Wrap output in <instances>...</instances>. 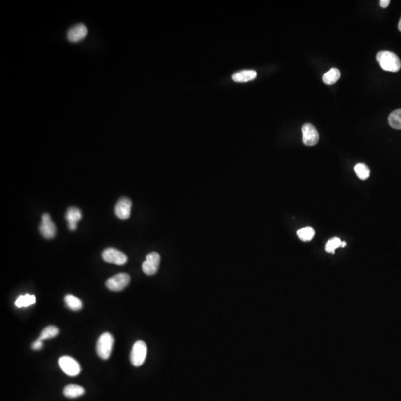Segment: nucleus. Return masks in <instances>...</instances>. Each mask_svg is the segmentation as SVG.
Wrapping results in <instances>:
<instances>
[{
	"label": "nucleus",
	"mask_w": 401,
	"mask_h": 401,
	"mask_svg": "<svg viewBox=\"0 0 401 401\" xmlns=\"http://www.w3.org/2000/svg\"><path fill=\"white\" fill-rule=\"evenodd\" d=\"M102 258L106 262L117 265H123L127 262L128 258L124 253L113 248H108L102 253Z\"/></svg>",
	"instance_id": "obj_5"
},
{
	"label": "nucleus",
	"mask_w": 401,
	"mask_h": 401,
	"mask_svg": "<svg viewBox=\"0 0 401 401\" xmlns=\"http://www.w3.org/2000/svg\"><path fill=\"white\" fill-rule=\"evenodd\" d=\"M42 346H43V343H42V340H41L40 339H38L36 341L34 342L32 345V349H34V350H39V349H42Z\"/></svg>",
	"instance_id": "obj_23"
},
{
	"label": "nucleus",
	"mask_w": 401,
	"mask_h": 401,
	"mask_svg": "<svg viewBox=\"0 0 401 401\" xmlns=\"http://www.w3.org/2000/svg\"><path fill=\"white\" fill-rule=\"evenodd\" d=\"M85 389L79 385H67L63 389V395L68 398H77L84 395Z\"/></svg>",
	"instance_id": "obj_13"
},
{
	"label": "nucleus",
	"mask_w": 401,
	"mask_h": 401,
	"mask_svg": "<svg viewBox=\"0 0 401 401\" xmlns=\"http://www.w3.org/2000/svg\"><path fill=\"white\" fill-rule=\"evenodd\" d=\"M82 219V213L80 209L75 207H71L67 210L66 214V219L68 222V227L70 230H75L77 223Z\"/></svg>",
	"instance_id": "obj_12"
},
{
	"label": "nucleus",
	"mask_w": 401,
	"mask_h": 401,
	"mask_svg": "<svg viewBox=\"0 0 401 401\" xmlns=\"http://www.w3.org/2000/svg\"><path fill=\"white\" fill-rule=\"evenodd\" d=\"M114 338L112 334L106 332L98 338L97 342V354L100 358L107 360L111 356L114 347Z\"/></svg>",
	"instance_id": "obj_2"
},
{
	"label": "nucleus",
	"mask_w": 401,
	"mask_h": 401,
	"mask_svg": "<svg viewBox=\"0 0 401 401\" xmlns=\"http://www.w3.org/2000/svg\"><path fill=\"white\" fill-rule=\"evenodd\" d=\"M340 78V72L338 69L332 68L328 73H325L323 77V81L325 84L330 85L334 84L338 81Z\"/></svg>",
	"instance_id": "obj_15"
},
{
	"label": "nucleus",
	"mask_w": 401,
	"mask_h": 401,
	"mask_svg": "<svg viewBox=\"0 0 401 401\" xmlns=\"http://www.w3.org/2000/svg\"><path fill=\"white\" fill-rule=\"evenodd\" d=\"M161 257L156 252L149 253L146 255V261L142 264V270L146 275L152 276L156 274L159 267Z\"/></svg>",
	"instance_id": "obj_7"
},
{
	"label": "nucleus",
	"mask_w": 401,
	"mask_h": 401,
	"mask_svg": "<svg viewBox=\"0 0 401 401\" xmlns=\"http://www.w3.org/2000/svg\"><path fill=\"white\" fill-rule=\"evenodd\" d=\"M302 141L306 146H314L319 142L318 132L311 123H305L302 127Z\"/></svg>",
	"instance_id": "obj_8"
},
{
	"label": "nucleus",
	"mask_w": 401,
	"mask_h": 401,
	"mask_svg": "<svg viewBox=\"0 0 401 401\" xmlns=\"http://www.w3.org/2000/svg\"><path fill=\"white\" fill-rule=\"evenodd\" d=\"M59 365L65 374L71 377L78 375L81 371L79 363L70 356L61 357L59 359Z\"/></svg>",
	"instance_id": "obj_4"
},
{
	"label": "nucleus",
	"mask_w": 401,
	"mask_h": 401,
	"mask_svg": "<svg viewBox=\"0 0 401 401\" xmlns=\"http://www.w3.org/2000/svg\"><path fill=\"white\" fill-rule=\"evenodd\" d=\"M342 241L340 238L334 237L332 239H329L326 243L325 250L326 252L330 253V254H334L335 250L341 247Z\"/></svg>",
	"instance_id": "obj_22"
},
{
	"label": "nucleus",
	"mask_w": 401,
	"mask_h": 401,
	"mask_svg": "<svg viewBox=\"0 0 401 401\" xmlns=\"http://www.w3.org/2000/svg\"><path fill=\"white\" fill-rule=\"evenodd\" d=\"M36 302V298L32 295L26 294L24 296H20L16 300L15 305L17 308H23V307H29L33 305Z\"/></svg>",
	"instance_id": "obj_19"
},
{
	"label": "nucleus",
	"mask_w": 401,
	"mask_h": 401,
	"mask_svg": "<svg viewBox=\"0 0 401 401\" xmlns=\"http://www.w3.org/2000/svg\"><path fill=\"white\" fill-rule=\"evenodd\" d=\"M355 171L357 176L361 180H365L370 176V169L368 166L363 163H359L356 164L355 167Z\"/></svg>",
	"instance_id": "obj_20"
},
{
	"label": "nucleus",
	"mask_w": 401,
	"mask_h": 401,
	"mask_svg": "<svg viewBox=\"0 0 401 401\" xmlns=\"http://www.w3.org/2000/svg\"><path fill=\"white\" fill-rule=\"evenodd\" d=\"M132 202L128 198H121L116 204L114 211L120 219H128L130 217Z\"/></svg>",
	"instance_id": "obj_11"
},
{
	"label": "nucleus",
	"mask_w": 401,
	"mask_h": 401,
	"mask_svg": "<svg viewBox=\"0 0 401 401\" xmlns=\"http://www.w3.org/2000/svg\"><path fill=\"white\" fill-rule=\"evenodd\" d=\"M377 60L384 71L397 73L401 67L399 57L391 51H381L377 53Z\"/></svg>",
	"instance_id": "obj_1"
},
{
	"label": "nucleus",
	"mask_w": 401,
	"mask_h": 401,
	"mask_svg": "<svg viewBox=\"0 0 401 401\" xmlns=\"http://www.w3.org/2000/svg\"><path fill=\"white\" fill-rule=\"evenodd\" d=\"M56 230L57 228H56L55 224L51 221L49 214H44L42 215V222L39 227L41 234L46 239H51L55 236Z\"/></svg>",
	"instance_id": "obj_10"
},
{
	"label": "nucleus",
	"mask_w": 401,
	"mask_h": 401,
	"mask_svg": "<svg viewBox=\"0 0 401 401\" xmlns=\"http://www.w3.org/2000/svg\"><path fill=\"white\" fill-rule=\"evenodd\" d=\"M87 27L84 24L75 25L67 32V39L71 42H78L83 40L87 36Z\"/></svg>",
	"instance_id": "obj_9"
},
{
	"label": "nucleus",
	"mask_w": 401,
	"mask_h": 401,
	"mask_svg": "<svg viewBox=\"0 0 401 401\" xmlns=\"http://www.w3.org/2000/svg\"><path fill=\"white\" fill-rule=\"evenodd\" d=\"M59 329L54 326H48L42 330L39 339L41 340H48L52 339L58 335Z\"/></svg>",
	"instance_id": "obj_18"
},
{
	"label": "nucleus",
	"mask_w": 401,
	"mask_h": 401,
	"mask_svg": "<svg viewBox=\"0 0 401 401\" xmlns=\"http://www.w3.org/2000/svg\"><path fill=\"white\" fill-rule=\"evenodd\" d=\"M147 355V346L142 340L134 343L130 354V361L134 366L139 367L143 365Z\"/></svg>",
	"instance_id": "obj_3"
},
{
	"label": "nucleus",
	"mask_w": 401,
	"mask_h": 401,
	"mask_svg": "<svg viewBox=\"0 0 401 401\" xmlns=\"http://www.w3.org/2000/svg\"><path fill=\"white\" fill-rule=\"evenodd\" d=\"M390 1L389 0H380V5L381 8H386L389 6V4H390Z\"/></svg>",
	"instance_id": "obj_24"
},
{
	"label": "nucleus",
	"mask_w": 401,
	"mask_h": 401,
	"mask_svg": "<svg viewBox=\"0 0 401 401\" xmlns=\"http://www.w3.org/2000/svg\"><path fill=\"white\" fill-rule=\"evenodd\" d=\"M66 306L73 311H80L83 308V302L78 298L73 295H66L64 298Z\"/></svg>",
	"instance_id": "obj_16"
},
{
	"label": "nucleus",
	"mask_w": 401,
	"mask_h": 401,
	"mask_svg": "<svg viewBox=\"0 0 401 401\" xmlns=\"http://www.w3.org/2000/svg\"><path fill=\"white\" fill-rule=\"evenodd\" d=\"M297 235L299 239L303 242H309L314 238L315 231L311 227H304L298 230Z\"/></svg>",
	"instance_id": "obj_21"
},
{
	"label": "nucleus",
	"mask_w": 401,
	"mask_h": 401,
	"mask_svg": "<svg viewBox=\"0 0 401 401\" xmlns=\"http://www.w3.org/2000/svg\"><path fill=\"white\" fill-rule=\"evenodd\" d=\"M130 282V277L126 273H120L107 280L106 286L107 289L113 292H120L123 290Z\"/></svg>",
	"instance_id": "obj_6"
},
{
	"label": "nucleus",
	"mask_w": 401,
	"mask_h": 401,
	"mask_svg": "<svg viewBox=\"0 0 401 401\" xmlns=\"http://www.w3.org/2000/svg\"><path fill=\"white\" fill-rule=\"evenodd\" d=\"M398 29H399L400 32H401V17L400 19L399 23H398Z\"/></svg>",
	"instance_id": "obj_25"
},
{
	"label": "nucleus",
	"mask_w": 401,
	"mask_h": 401,
	"mask_svg": "<svg viewBox=\"0 0 401 401\" xmlns=\"http://www.w3.org/2000/svg\"><path fill=\"white\" fill-rule=\"evenodd\" d=\"M346 246V242H342L341 247L342 248H344V247Z\"/></svg>",
	"instance_id": "obj_26"
},
{
	"label": "nucleus",
	"mask_w": 401,
	"mask_h": 401,
	"mask_svg": "<svg viewBox=\"0 0 401 401\" xmlns=\"http://www.w3.org/2000/svg\"><path fill=\"white\" fill-rule=\"evenodd\" d=\"M391 127L395 129H401V109L395 110L389 114L388 118Z\"/></svg>",
	"instance_id": "obj_17"
},
{
	"label": "nucleus",
	"mask_w": 401,
	"mask_h": 401,
	"mask_svg": "<svg viewBox=\"0 0 401 401\" xmlns=\"http://www.w3.org/2000/svg\"><path fill=\"white\" fill-rule=\"evenodd\" d=\"M256 72L254 70H244V71L239 72V73L233 74L232 78L235 82L242 83V82H248L254 80L256 77Z\"/></svg>",
	"instance_id": "obj_14"
}]
</instances>
